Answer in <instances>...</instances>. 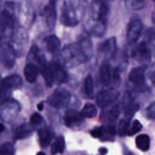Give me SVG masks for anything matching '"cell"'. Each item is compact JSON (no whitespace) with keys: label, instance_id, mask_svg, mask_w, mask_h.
I'll return each instance as SVG.
<instances>
[{"label":"cell","instance_id":"cell-7","mask_svg":"<svg viewBox=\"0 0 155 155\" xmlns=\"http://www.w3.org/2000/svg\"><path fill=\"white\" fill-rule=\"evenodd\" d=\"M145 68L137 67L133 68L128 74V79L138 91H143L145 87Z\"/></svg>","mask_w":155,"mask_h":155},{"label":"cell","instance_id":"cell-5","mask_svg":"<svg viewBox=\"0 0 155 155\" xmlns=\"http://www.w3.org/2000/svg\"><path fill=\"white\" fill-rule=\"evenodd\" d=\"M119 96V92L114 87L99 91L96 96V104L100 108H105L114 102Z\"/></svg>","mask_w":155,"mask_h":155},{"label":"cell","instance_id":"cell-19","mask_svg":"<svg viewBox=\"0 0 155 155\" xmlns=\"http://www.w3.org/2000/svg\"><path fill=\"white\" fill-rule=\"evenodd\" d=\"M44 44L47 51L54 53L58 51L61 47L59 39L55 35L47 36L44 39Z\"/></svg>","mask_w":155,"mask_h":155},{"label":"cell","instance_id":"cell-34","mask_svg":"<svg viewBox=\"0 0 155 155\" xmlns=\"http://www.w3.org/2000/svg\"><path fill=\"white\" fill-rule=\"evenodd\" d=\"M120 106L119 104H116L113 106V107L108 112V118L111 120H114L116 119L120 113Z\"/></svg>","mask_w":155,"mask_h":155},{"label":"cell","instance_id":"cell-10","mask_svg":"<svg viewBox=\"0 0 155 155\" xmlns=\"http://www.w3.org/2000/svg\"><path fill=\"white\" fill-rule=\"evenodd\" d=\"M22 85V79L17 74L9 75L1 81V94L8 91L16 90L21 88Z\"/></svg>","mask_w":155,"mask_h":155},{"label":"cell","instance_id":"cell-1","mask_svg":"<svg viewBox=\"0 0 155 155\" xmlns=\"http://www.w3.org/2000/svg\"><path fill=\"white\" fill-rule=\"evenodd\" d=\"M59 58L61 65L68 67L76 66L88 60L78 42L67 45L64 47L59 53Z\"/></svg>","mask_w":155,"mask_h":155},{"label":"cell","instance_id":"cell-6","mask_svg":"<svg viewBox=\"0 0 155 155\" xmlns=\"http://www.w3.org/2000/svg\"><path fill=\"white\" fill-rule=\"evenodd\" d=\"M20 111L19 104L12 98H6L1 101V116L4 120L14 118Z\"/></svg>","mask_w":155,"mask_h":155},{"label":"cell","instance_id":"cell-8","mask_svg":"<svg viewBox=\"0 0 155 155\" xmlns=\"http://www.w3.org/2000/svg\"><path fill=\"white\" fill-rule=\"evenodd\" d=\"M16 53L13 47L8 43L1 45V61L4 67L7 69L12 68L15 62Z\"/></svg>","mask_w":155,"mask_h":155},{"label":"cell","instance_id":"cell-15","mask_svg":"<svg viewBox=\"0 0 155 155\" xmlns=\"http://www.w3.org/2000/svg\"><path fill=\"white\" fill-rule=\"evenodd\" d=\"M44 16L50 29L54 28L56 21V10L54 1H50L44 8Z\"/></svg>","mask_w":155,"mask_h":155},{"label":"cell","instance_id":"cell-21","mask_svg":"<svg viewBox=\"0 0 155 155\" xmlns=\"http://www.w3.org/2000/svg\"><path fill=\"white\" fill-rule=\"evenodd\" d=\"M38 134L41 145L42 147H48L53 137V132L47 128H44L39 130Z\"/></svg>","mask_w":155,"mask_h":155},{"label":"cell","instance_id":"cell-9","mask_svg":"<svg viewBox=\"0 0 155 155\" xmlns=\"http://www.w3.org/2000/svg\"><path fill=\"white\" fill-rule=\"evenodd\" d=\"M142 22L138 18L131 19L128 24L126 32L127 41L130 44L136 42L139 39L142 30Z\"/></svg>","mask_w":155,"mask_h":155},{"label":"cell","instance_id":"cell-31","mask_svg":"<svg viewBox=\"0 0 155 155\" xmlns=\"http://www.w3.org/2000/svg\"><path fill=\"white\" fill-rule=\"evenodd\" d=\"M106 134H108L107 129L102 126L95 127L90 131V134L94 138H102Z\"/></svg>","mask_w":155,"mask_h":155},{"label":"cell","instance_id":"cell-16","mask_svg":"<svg viewBox=\"0 0 155 155\" xmlns=\"http://www.w3.org/2000/svg\"><path fill=\"white\" fill-rule=\"evenodd\" d=\"M99 79L101 83L105 86L108 85L113 80L110 65L107 61L103 62L100 66Z\"/></svg>","mask_w":155,"mask_h":155},{"label":"cell","instance_id":"cell-41","mask_svg":"<svg viewBox=\"0 0 155 155\" xmlns=\"http://www.w3.org/2000/svg\"><path fill=\"white\" fill-rule=\"evenodd\" d=\"M36 155H45V154L42 151H40V152H38Z\"/></svg>","mask_w":155,"mask_h":155},{"label":"cell","instance_id":"cell-40","mask_svg":"<svg viewBox=\"0 0 155 155\" xmlns=\"http://www.w3.org/2000/svg\"><path fill=\"white\" fill-rule=\"evenodd\" d=\"M4 125H3L2 124H1V129H0V131L2 133V132L4 131Z\"/></svg>","mask_w":155,"mask_h":155},{"label":"cell","instance_id":"cell-2","mask_svg":"<svg viewBox=\"0 0 155 155\" xmlns=\"http://www.w3.org/2000/svg\"><path fill=\"white\" fill-rule=\"evenodd\" d=\"M28 56L30 59L37 63V66L39 69L40 73L44 77L47 84L51 86L53 83L50 74L49 64L47 63L45 55L42 50L36 45H33L30 48Z\"/></svg>","mask_w":155,"mask_h":155},{"label":"cell","instance_id":"cell-12","mask_svg":"<svg viewBox=\"0 0 155 155\" xmlns=\"http://www.w3.org/2000/svg\"><path fill=\"white\" fill-rule=\"evenodd\" d=\"M50 71L53 82L58 84H63L67 82L68 78L66 71L64 70L59 63L55 62L49 64Z\"/></svg>","mask_w":155,"mask_h":155},{"label":"cell","instance_id":"cell-32","mask_svg":"<svg viewBox=\"0 0 155 155\" xmlns=\"http://www.w3.org/2000/svg\"><path fill=\"white\" fill-rule=\"evenodd\" d=\"M142 128V125L141 123L138 120H134L131 127H130L127 134L130 136H133L134 134L139 133Z\"/></svg>","mask_w":155,"mask_h":155},{"label":"cell","instance_id":"cell-13","mask_svg":"<svg viewBox=\"0 0 155 155\" xmlns=\"http://www.w3.org/2000/svg\"><path fill=\"white\" fill-rule=\"evenodd\" d=\"M98 50L104 54L107 60L113 59L117 51V44L115 38H110L102 42L99 46Z\"/></svg>","mask_w":155,"mask_h":155},{"label":"cell","instance_id":"cell-4","mask_svg":"<svg viewBox=\"0 0 155 155\" xmlns=\"http://www.w3.org/2000/svg\"><path fill=\"white\" fill-rule=\"evenodd\" d=\"M79 20L74 6L70 2H64L61 13V22L65 26L74 27L78 24Z\"/></svg>","mask_w":155,"mask_h":155},{"label":"cell","instance_id":"cell-23","mask_svg":"<svg viewBox=\"0 0 155 155\" xmlns=\"http://www.w3.org/2000/svg\"><path fill=\"white\" fill-rule=\"evenodd\" d=\"M135 142L137 148L142 151H146L150 148V139L147 134H142L137 136Z\"/></svg>","mask_w":155,"mask_h":155},{"label":"cell","instance_id":"cell-27","mask_svg":"<svg viewBox=\"0 0 155 155\" xmlns=\"http://www.w3.org/2000/svg\"><path fill=\"white\" fill-rule=\"evenodd\" d=\"M146 43L150 50L151 53L155 56V29L149 30L146 34Z\"/></svg>","mask_w":155,"mask_h":155},{"label":"cell","instance_id":"cell-22","mask_svg":"<svg viewBox=\"0 0 155 155\" xmlns=\"http://www.w3.org/2000/svg\"><path fill=\"white\" fill-rule=\"evenodd\" d=\"M80 114L84 119L93 118L96 116L97 114V110L94 104L88 102L84 105L80 111Z\"/></svg>","mask_w":155,"mask_h":155},{"label":"cell","instance_id":"cell-36","mask_svg":"<svg viewBox=\"0 0 155 155\" xmlns=\"http://www.w3.org/2000/svg\"><path fill=\"white\" fill-rule=\"evenodd\" d=\"M107 152V150L105 148H101L99 150V153H100V155H105Z\"/></svg>","mask_w":155,"mask_h":155},{"label":"cell","instance_id":"cell-24","mask_svg":"<svg viewBox=\"0 0 155 155\" xmlns=\"http://www.w3.org/2000/svg\"><path fill=\"white\" fill-rule=\"evenodd\" d=\"M78 43L79 44L84 53L88 59L91 56L92 54V45L90 40L85 36H81L79 39Z\"/></svg>","mask_w":155,"mask_h":155},{"label":"cell","instance_id":"cell-35","mask_svg":"<svg viewBox=\"0 0 155 155\" xmlns=\"http://www.w3.org/2000/svg\"><path fill=\"white\" fill-rule=\"evenodd\" d=\"M42 118L40 114L37 112L33 113L30 117V121L32 124L38 125L42 122Z\"/></svg>","mask_w":155,"mask_h":155},{"label":"cell","instance_id":"cell-3","mask_svg":"<svg viewBox=\"0 0 155 155\" xmlns=\"http://www.w3.org/2000/svg\"><path fill=\"white\" fill-rule=\"evenodd\" d=\"M70 99L71 94L67 90L58 88L48 97L47 102L53 108L62 109L68 105Z\"/></svg>","mask_w":155,"mask_h":155},{"label":"cell","instance_id":"cell-25","mask_svg":"<svg viewBox=\"0 0 155 155\" xmlns=\"http://www.w3.org/2000/svg\"><path fill=\"white\" fill-rule=\"evenodd\" d=\"M65 146V140L63 136H59L53 142L51 146V153L52 155L56 153H62Z\"/></svg>","mask_w":155,"mask_h":155},{"label":"cell","instance_id":"cell-30","mask_svg":"<svg viewBox=\"0 0 155 155\" xmlns=\"http://www.w3.org/2000/svg\"><path fill=\"white\" fill-rule=\"evenodd\" d=\"M0 153L1 155H14L15 150L12 143L7 142L1 145Z\"/></svg>","mask_w":155,"mask_h":155},{"label":"cell","instance_id":"cell-37","mask_svg":"<svg viewBox=\"0 0 155 155\" xmlns=\"http://www.w3.org/2000/svg\"><path fill=\"white\" fill-rule=\"evenodd\" d=\"M150 79H151L152 83H153L155 85V71H154L151 73V74L150 76Z\"/></svg>","mask_w":155,"mask_h":155},{"label":"cell","instance_id":"cell-11","mask_svg":"<svg viewBox=\"0 0 155 155\" xmlns=\"http://www.w3.org/2000/svg\"><path fill=\"white\" fill-rule=\"evenodd\" d=\"M15 19L13 16L7 10H4L1 16V36L6 37L10 35V31L14 27Z\"/></svg>","mask_w":155,"mask_h":155},{"label":"cell","instance_id":"cell-38","mask_svg":"<svg viewBox=\"0 0 155 155\" xmlns=\"http://www.w3.org/2000/svg\"><path fill=\"white\" fill-rule=\"evenodd\" d=\"M37 108L39 111H42L43 109H44V104L41 102V103H39L38 105H37Z\"/></svg>","mask_w":155,"mask_h":155},{"label":"cell","instance_id":"cell-39","mask_svg":"<svg viewBox=\"0 0 155 155\" xmlns=\"http://www.w3.org/2000/svg\"><path fill=\"white\" fill-rule=\"evenodd\" d=\"M151 21H152V22L155 24V7H154V9L151 15Z\"/></svg>","mask_w":155,"mask_h":155},{"label":"cell","instance_id":"cell-14","mask_svg":"<svg viewBox=\"0 0 155 155\" xmlns=\"http://www.w3.org/2000/svg\"><path fill=\"white\" fill-rule=\"evenodd\" d=\"M65 124L70 128L80 125L84 121V118L81 116L80 112L74 109L67 110L64 115Z\"/></svg>","mask_w":155,"mask_h":155},{"label":"cell","instance_id":"cell-20","mask_svg":"<svg viewBox=\"0 0 155 155\" xmlns=\"http://www.w3.org/2000/svg\"><path fill=\"white\" fill-rule=\"evenodd\" d=\"M33 131L31 126L27 123L19 125L15 131L14 136L16 139H23L29 137Z\"/></svg>","mask_w":155,"mask_h":155},{"label":"cell","instance_id":"cell-18","mask_svg":"<svg viewBox=\"0 0 155 155\" xmlns=\"http://www.w3.org/2000/svg\"><path fill=\"white\" fill-rule=\"evenodd\" d=\"M150 50L145 41H141L135 47L133 55L139 61H144L149 58Z\"/></svg>","mask_w":155,"mask_h":155},{"label":"cell","instance_id":"cell-17","mask_svg":"<svg viewBox=\"0 0 155 155\" xmlns=\"http://www.w3.org/2000/svg\"><path fill=\"white\" fill-rule=\"evenodd\" d=\"M39 69L38 66L33 63H28L24 68V75L25 80L30 83H34L39 74Z\"/></svg>","mask_w":155,"mask_h":155},{"label":"cell","instance_id":"cell-26","mask_svg":"<svg viewBox=\"0 0 155 155\" xmlns=\"http://www.w3.org/2000/svg\"><path fill=\"white\" fill-rule=\"evenodd\" d=\"M84 90L85 95L89 97L92 98L94 94V87H93V79L90 74H88L85 79L84 84Z\"/></svg>","mask_w":155,"mask_h":155},{"label":"cell","instance_id":"cell-28","mask_svg":"<svg viewBox=\"0 0 155 155\" xmlns=\"http://www.w3.org/2000/svg\"><path fill=\"white\" fill-rule=\"evenodd\" d=\"M126 7L131 10H139L145 7V2L142 0H127L125 1Z\"/></svg>","mask_w":155,"mask_h":155},{"label":"cell","instance_id":"cell-29","mask_svg":"<svg viewBox=\"0 0 155 155\" xmlns=\"http://www.w3.org/2000/svg\"><path fill=\"white\" fill-rule=\"evenodd\" d=\"M130 120L125 117L120 120L118 125V133L120 136H124L128 133L130 128Z\"/></svg>","mask_w":155,"mask_h":155},{"label":"cell","instance_id":"cell-33","mask_svg":"<svg viewBox=\"0 0 155 155\" xmlns=\"http://www.w3.org/2000/svg\"><path fill=\"white\" fill-rule=\"evenodd\" d=\"M145 117L151 120H155V102L150 103L144 110Z\"/></svg>","mask_w":155,"mask_h":155}]
</instances>
